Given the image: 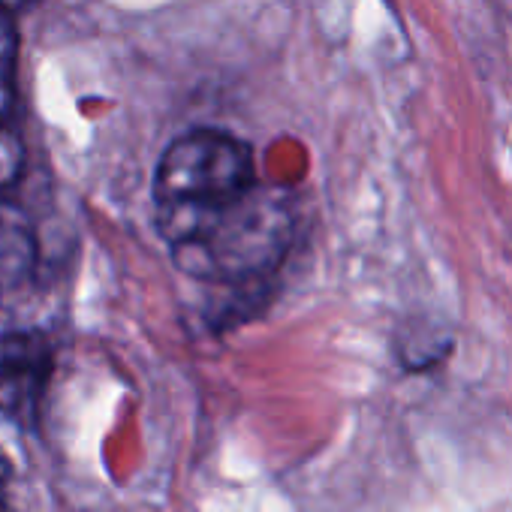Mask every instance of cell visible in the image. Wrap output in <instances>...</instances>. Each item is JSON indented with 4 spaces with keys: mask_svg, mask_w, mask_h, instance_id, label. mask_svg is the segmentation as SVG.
<instances>
[{
    "mask_svg": "<svg viewBox=\"0 0 512 512\" xmlns=\"http://www.w3.org/2000/svg\"><path fill=\"white\" fill-rule=\"evenodd\" d=\"M10 485H13V464L0 455V512H16L13 497H10Z\"/></svg>",
    "mask_w": 512,
    "mask_h": 512,
    "instance_id": "52a82bcc",
    "label": "cell"
},
{
    "mask_svg": "<svg viewBox=\"0 0 512 512\" xmlns=\"http://www.w3.org/2000/svg\"><path fill=\"white\" fill-rule=\"evenodd\" d=\"M256 181L253 151L223 130H190L169 142L154 169L157 214L217 208Z\"/></svg>",
    "mask_w": 512,
    "mask_h": 512,
    "instance_id": "7a4b0ae2",
    "label": "cell"
},
{
    "mask_svg": "<svg viewBox=\"0 0 512 512\" xmlns=\"http://www.w3.org/2000/svg\"><path fill=\"white\" fill-rule=\"evenodd\" d=\"M25 175V142L22 136L0 121V196H10Z\"/></svg>",
    "mask_w": 512,
    "mask_h": 512,
    "instance_id": "8992f818",
    "label": "cell"
},
{
    "mask_svg": "<svg viewBox=\"0 0 512 512\" xmlns=\"http://www.w3.org/2000/svg\"><path fill=\"white\" fill-rule=\"evenodd\" d=\"M37 263L40 241L31 217L10 196H0V308L31 287Z\"/></svg>",
    "mask_w": 512,
    "mask_h": 512,
    "instance_id": "277c9868",
    "label": "cell"
},
{
    "mask_svg": "<svg viewBox=\"0 0 512 512\" xmlns=\"http://www.w3.org/2000/svg\"><path fill=\"white\" fill-rule=\"evenodd\" d=\"M16 76H19V28L16 16L0 10V121L16 106Z\"/></svg>",
    "mask_w": 512,
    "mask_h": 512,
    "instance_id": "5b68a950",
    "label": "cell"
},
{
    "mask_svg": "<svg viewBox=\"0 0 512 512\" xmlns=\"http://www.w3.org/2000/svg\"><path fill=\"white\" fill-rule=\"evenodd\" d=\"M55 371V353L40 332L0 338V416L22 431H37L43 398Z\"/></svg>",
    "mask_w": 512,
    "mask_h": 512,
    "instance_id": "3957f363",
    "label": "cell"
},
{
    "mask_svg": "<svg viewBox=\"0 0 512 512\" xmlns=\"http://www.w3.org/2000/svg\"><path fill=\"white\" fill-rule=\"evenodd\" d=\"M172 263L223 290H263L290 253L296 211L290 190L253 181L235 199L184 214H157Z\"/></svg>",
    "mask_w": 512,
    "mask_h": 512,
    "instance_id": "6da1fadb",
    "label": "cell"
},
{
    "mask_svg": "<svg viewBox=\"0 0 512 512\" xmlns=\"http://www.w3.org/2000/svg\"><path fill=\"white\" fill-rule=\"evenodd\" d=\"M31 4H37V0H0V10L16 16L19 10H25V7H31Z\"/></svg>",
    "mask_w": 512,
    "mask_h": 512,
    "instance_id": "ba28073f",
    "label": "cell"
}]
</instances>
